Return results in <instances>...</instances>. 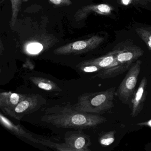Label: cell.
I'll return each mask as SVG.
<instances>
[{
	"label": "cell",
	"instance_id": "obj_1",
	"mask_svg": "<svg viewBox=\"0 0 151 151\" xmlns=\"http://www.w3.org/2000/svg\"><path fill=\"white\" fill-rule=\"evenodd\" d=\"M40 120L57 128L83 130L95 128L107 119L100 114L80 111L69 102L47 108Z\"/></svg>",
	"mask_w": 151,
	"mask_h": 151
},
{
	"label": "cell",
	"instance_id": "obj_2",
	"mask_svg": "<svg viewBox=\"0 0 151 151\" xmlns=\"http://www.w3.org/2000/svg\"><path fill=\"white\" fill-rule=\"evenodd\" d=\"M115 88L111 87L106 91L86 93L81 94L75 104L77 109L91 114H102L110 111L114 107Z\"/></svg>",
	"mask_w": 151,
	"mask_h": 151
},
{
	"label": "cell",
	"instance_id": "obj_3",
	"mask_svg": "<svg viewBox=\"0 0 151 151\" xmlns=\"http://www.w3.org/2000/svg\"><path fill=\"white\" fill-rule=\"evenodd\" d=\"M142 61L140 60L136 63L128 70L123 80L118 86L115 94L119 99L125 105H129L136 91L139 75L140 73Z\"/></svg>",
	"mask_w": 151,
	"mask_h": 151
},
{
	"label": "cell",
	"instance_id": "obj_4",
	"mask_svg": "<svg viewBox=\"0 0 151 151\" xmlns=\"http://www.w3.org/2000/svg\"><path fill=\"white\" fill-rule=\"evenodd\" d=\"M47 100L38 94H27V96L7 115L17 120L39 109L46 104Z\"/></svg>",
	"mask_w": 151,
	"mask_h": 151
},
{
	"label": "cell",
	"instance_id": "obj_5",
	"mask_svg": "<svg viewBox=\"0 0 151 151\" xmlns=\"http://www.w3.org/2000/svg\"><path fill=\"white\" fill-rule=\"evenodd\" d=\"M65 143L75 151H91V145L90 137L81 129L68 132L64 136Z\"/></svg>",
	"mask_w": 151,
	"mask_h": 151
},
{
	"label": "cell",
	"instance_id": "obj_6",
	"mask_svg": "<svg viewBox=\"0 0 151 151\" xmlns=\"http://www.w3.org/2000/svg\"><path fill=\"white\" fill-rule=\"evenodd\" d=\"M147 95V79L143 77L138 87L135 91L129 106L130 108L131 116L132 117L137 116L141 112Z\"/></svg>",
	"mask_w": 151,
	"mask_h": 151
},
{
	"label": "cell",
	"instance_id": "obj_7",
	"mask_svg": "<svg viewBox=\"0 0 151 151\" xmlns=\"http://www.w3.org/2000/svg\"><path fill=\"white\" fill-rule=\"evenodd\" d=\"M116 52V59L122 64L131 66L134 62L144 54V51L136 45L127 46L122 48L115 49Z\"/></svg>",
	"mask_w": 151,
	"mask_h": 151
},
{
	"label": "cell",
	"instance_id": "obj_8",
	"mask_svg": "<svg viewBox=\"0 0 151 151\" xmlns=\"http://www.w3.org/2000/svg\"><path fill=\"white\" fill-rule=\"evenodd\" d=\"M26 96L27 94H21L11 92H1L0 93V109L5 114L7 115Z\"/></svg>",
	"mask_w": 151,
	"mask_h": 151
},
{
	"label": "cell",
	"instance_id": "obj_9",
	"mask_svg": "<svg viewBox=\"0 0 151 151\" xmlns=\"http://www.w3.org/2000/svg\"><path fill=\"white\" fill-rule=\"evenodd\" d=\"M0 122L3 127L16 136L25 138L34 143H39L38 139L34 138L32 134L25 130L22 126L19 124H15L8 118L4 116L1 113L0 114Z\"/></svg>",
	"mask_w": 151,
	"mask_h": 151
},
{
	"label": "cell",
	"instance_id": "obj_10",
	"mask_svg": "<svg viewBox=\"0 0 151 151\" xmlns=\"http://www.w3.org/2000/svg\"><path fill=\"white\" fill-rule=\"evenodd\" d=\"M116 50L110 52L105 56L94 60H89L81 63V64H93L101 68L102 70L108 68L119 63L116 59Z\"/></svg>",
	"mask_w": 151,
	"mask_h": 151
},
{
	"label": "cell",
	"instance_id": "obj_11",
	"mask_svg": "<svg viewBox=\"0 0 151 151\" xmlns=\"http://www.w3.org/2000/svg\"><path fill=\"white\" fill-rule=\"evenodd\" d=\"M130 67L129 65L118 63L112 67L99 71L92 78H98L101 79H106L114 78L127 71Z\"/></svg>",
	"mask_w": 151,
	"mask_h": 151
},
{
	"label": "cell",
	"instance_id": "obj_12",
	"mask_svg": "<svg viewBox=\"0 0 151 151\" xmlns=\"http://www.w3.org/2000/svg\"><path fill=\"white\" fill-rule=\"evenodd\" d=\"M31 81L38 88L47 91H61V89L55 82L44 78L31 77Z\"/></svg>",
	"mask_w": 151,
	"mask_h": 151
},
{
	"label": "cell",
	"instance_id": "obj_13",
	"mask_svg": "<svg viewBox=\"0 0 151 151\" xmlns=\"http://www.w3.org/2000/svg\"><path fill=\"white\" fill-rule=\"evenodd\" d=\"M115 130L100 133L99 134V141L101 145L103 146H109L114 143L115 139Z\"/></svg>",
	"mask_w": 151,
	"mask_h": 151
},
{
	"label": "cell",
	"instance_id": "obj_14",
	"mask_svg": "<svg viewBox=\"0 0 151 151\" xmlns=\"http://www.w3.org/2000/svg\"><path fill=\"white\" fill-rule=\"evenodd\" d=\"M135 30L151 52V28L139 27L137 28Z\"/></svg>",
	"mask_w": 151,
	"mask_h": 151
},
{
	"label": "cell",
	"instance_id": "obj_15",
	"mask_svg": "<svg viewBox=\"0 0 151 151\" xmlns=\"http://www.w3.org/2000/svg\"><path fill=\"white\" fill-rule=\"evenodd\" d=\"M39 143L45 145L50 147H52L57 150L62 151H75L73 148L67 145L66 143L58 144L45 139H38Z\"/></svg>",
	"mask_w": 151,
	"mask_h": 151
},
{
	"label": "cell",
	"instance_id": "obj_16",
	"mask_svg": "<svg viewBox=\"0 0 151 151\" xmlns=\"http://www.w3.org/2000/svg\"><path fill=\"white\" fill-rule=\"evenodd\" d=\"M77 68L81 72L86 73L98 72L102 70L101 68L93 64H81L79 63L77 66Z\"/></svg>",
	"mask_w": 151,
	"mask_h": 151
},
{
	"label": "cell",
	"instance_id": "obj_17",
	"mask_svg": "<svg viewBox=\"0 0 151 151\" xmlns=\"http://www.w3.org/2000/svg\"><path fill=\"white\" fill-rule=\"evenodd\" d=\"M43 46L38 43H33L29 44L27 46V52L31 54L36 55L39 53L43 50Z\"/></svg>",
	"mask_w": 151,
	"mask_h": 151
},
{
	"label": "cell",
	"instance_id": "obj_18",
	"mask_svg": "<svg viewBox=\"0 0 151 151\" xmlns=\"http://www.w3.org/2000/svg\"><path fill=\"white\" fill-rule=\"evenodd\" d=\"M72 49L73 51H81L85 50L86 48H94L95 47L90 46L87 43L84 41H78L75 42L72 45Z\"/></svg>",
	"mask_w": 151,
	"mask_h": 151
},
{
	"label": "cell",
	"instance_id": "obj_19",
	"mask_svg": "<svg viewBox=\"0 0 151 151\" xmlns=\"http://www.w3.org/2000/svg\"><path fill=\"white\" fill-rule=\"evenodd\" d=\"M136 124L139 126H148V127H151V119L147 122L138 123Z\"/></svg>",
	"mask_w": 151,
	"mask_h": 151
},
{
	"label": "cell",
	"instance_id": "obj_20",
	"mask_svg": "<svg viewBox=\"0 0 151 151\" xmlns=\"http://www.w3.org/2000/svg\"><path fill=\"white\" fill-rule=\"evenodd\" d=\"M50 1L52 3H54L55 5H59L61 2V0H50Z\"/></svg>",
	"mask_w": 151,
	"mask_h": 151
},
{
	"label": "cell",
	"instance_id": "obj_21",
	"mask_svg": "<svg viewBox=\"0 0 151 151\" xmlns=\"http://www.w3.org/2000/svg\"><path fill=\"white\" fill-rule=\"evenodd\" d=\"M147 1H150L149 0H147Z\"/></svg>",
	"mask_w": 151,
	"mask_h": 151
},
{
	"label": "cell",
	"instance_id": "obj_22",
	"mask_svg": "<svg viewBox=\"0 0 151 151\" xmlns=\"http://www.w3.org/2000/svg\"></svg>",
	"mask_w": 151,
	"mask_h": 151
}]
</instances>
